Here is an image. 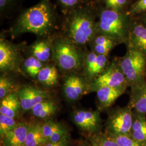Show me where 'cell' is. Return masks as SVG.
Wrapping results in <instances>:
<instances>
[{
    "instance_id": "cell-1",
    "label": "cell",
    "mask_w": 146,
    "mask_h": 146,
    "mask_svg": "<svg viewBox=\"0 0 146 146\" xmlns=\"http://www.w3.org/2000/svg\"><path fill=\"white\" fill-rule=\"evenodd\" d=\"M54 16L49 4L43 1L25 11L17 20L14 31L15 34L31 33L46 35L52 29Z\"/></svg>"
},
{
    "instance_id": "cell-2",
    "label": "cell",
    "mask_w": 146,
    "mask_h": 146,
    "mask_svg": "<svg viewBox=\"0 0 146 146\" xmlns=\"http://www.w3.org/2000/svg\"><path fill=\"white\" fill-rule=\"evenodd\" d=\"M96 29L104 35L118 42L128 39L130 28L127 16L119 11L107 9L102 11Z\"/></svg>"
},
{
    "instance_id": "cell-3",
    "label": "cell",
    "mask_w": 146,
    "mask_h": 146,
    "mask_svg": "<svg viewBox=\"0 0 146 146\" xmlns=\"http://www.w3.org/2000/svg\"><path fill=\"white\" fill-rule=\"evenodd\" d=\"M96 30L94 18L86 10L76 11L68 20V39L75 45H85L90 42L93 38Z\"/></svg>"
},
{
    "instance_id": "cell-4",
    "label": "cell",
    "mask_w": 146,
    "mask_h": 146,
    "mask_svg": "<svg viewBox=\"0 0 146 146\" xmlns=\"http://www.w3.org/2000/svg\"><path fill=\"white\" fill-rule=\"evenodd\" d=\"M119 64L131 92L146 84V58L143 54L129 48Z\"/></svg>"
},
{
    "instance_id": "cell-5",
    "label": "cell",
    "mask_w": 146,
    "mask_h": 146,
    "mask_svg": "<svg viewBox=\"0 0 146 146\" xmlns=\"http://www.w3.org/2000/svg\"><path fill=\"white\" fill-rule=\"evenodd\" d=\"M52 54L58 66L66 71L79 68L82 62V55L76 45L67 38H58L54 43Z\"/></svg>"
},
{
    "instance_id": "cell-6",
    "label": "cell",
    "mask_w": 146,
    "mask_h": 146,
    "mask_svg": "<svg viewBox=\"0 0 146 146\" xmlns=\"http://www.w3.org/2000/svg\"><path fill=\"white\" fill-rule=\"evenodd\" d=\"M128 86L127 81L119 64L113 62L104 73L94 79L89 88L92 91L96 92L102 87L126 89Z\"/></svg>"
},
{
    "instance_id": "cell-7",
    "label": "cell",
    "mask_w": 146,
    "mask_h": 146,
    "mask_svg": "<svg viewBox=\"0 0 146 146\" xmlns=\"http://www.w3.org/2000/svg\"><path fill=\"white\" fill-rule=\"evenodd\" d=\"M133 120V111L129 105L115 110L107 121V133L117 135H129Z\"/></svg>"
},
{
    "instance_id": "cell-8",
    "label": "cell",
    "mask_w": 146,
    "mask_h": 146,
    "mask_svg": "<svg viewBox=\"0 0 146 146\" xmlns=\"http://www.w3.org/2000/svg\"><path fill=\"white\" fill-rule=\"evenodd\" d=\"M73 120L80 128L89 133H96L101 127V119L97 111H76L73 115Z\"/></svg>"
},
{
    "instance_id": "cell-9",
    "label": "cell",
    "mask_w": 146,
    "mask_h": 146,
    "mask_svg": "<svg viewBox=\"0 0 146 146\" xmlns=\"http://www.w3.org/2000/svg\"><path fill=\"white\" fill-rule=\"evenodd\" d=\"M17 95L21 108L24 110H31L35 105L48 100L49 97L44 91L31 86L20 89Z\"/></svg>"
},
{
    "instance_id": "cell-10",
    "label": "cell",
    "mask_w": 146,
    "mask_h": 146,
    "mask_svg": "<svg viewBox=\"0 0 146 146\" xmlns=\"http://www.w3.org/2000/svg\"><path fill=\"white\" fill-rule=\"evenodd\" d=\"M18 61L15 48L3 39L0 41V69L1 72H9L15 69Z\"/></svg>"
},
{
    "instance_id": "cell-11",
    "label": "cell",
    "mask_w": 146,
    "mask_h": 146,
    "mask_svg": "<svg viewBox=\"0 0 146 146\" xmlns=\"http://www.w3.org/2000/svg\"><path fill=\"white\" fill-rule=\"evenodd\" d=\"M86 87L82 78L78 76L72 75L66 78L63 85V92L68 100L76 101L84 94Z\"/></svg>"
},
{
    "instance_id": "cell-12",
    "label": "cell",
    "mask_w": 146,
    "mask_h": 146,
    "mask_svg": "<svg viewBox=\"0 0 146 146\" xmlns=\"http://www.w3.org/2000/svg\"><path fill=\"white\" fill-rule=\"evenodd\" d=\"M108 62L107 56L92 52L86 58V72L90 78H96L104 72Z\"/></svg>"
},
{
    "instance_id": "cell-13",
    "label": "cell",
    "mask_w": 146,
    "mask_h": 146,
    "mask_svg": "<svg viewBox=\"0 0 146 146\" xmlns=\"http://www.w3.org/2000/svg\"><path fill=\"white\" fill-rule=\"evenodd\" d=\"M129 48L143 54L146 58V26L135 23L130 28Z\"/></svg>"
},
{
    "instance_id": "cell-14",
    "label": "cell",
    "mask_w": 146,
    "mask_h": 146,
    "mask_svg": "<svg viewBox=\"0 0 146 146\" xmlns=\"http://www.w3.org/2000/svg\"><path fill=\"white\" fill-rule=\"evenodd\" d=\"M29 125L26 123H19L2 139L3 146H26V140Z\"/></svg>"
},
{
    "instance_id": "cell-15",
    "label": "cell",
    "mask_w": 146,
    "mask_h": 146,
    "mask_svg": "<svg viewBox=\"0 0 146 146\" xmlns=\"http://www.w3.org/2000/svg\"><path fill=\"white\" fill-rule=\"evenodd\" d=\"M42 133L48 142H57L66 136L67 131L61 124L53 121H49L42 125Z\"/></svg>"
},
{
    "instance_id": "cell-16",
    "label": "cell",
    "mask_w": 146,
    "mask_h": 146,
    "mask_svg": "<svg viewBox=\"0 0 146 146\" xmlns=\"http://www.w3.org/2000/svg\"><path fill=\"white\" fill-rule=\"evenodd\" d=\"M129 135L142 146L146 145V116L133 112V120Z\"/></svg>"
},
{
    "instance_id": "cell-17",
    "label": "cell",
    "mask_w": 146,
    "mask_h": 146,
    "mask_svg": "<svg viewBox=\"0 0 146 146\" xmlns=\"http://www.w3.org/2000/svg\"><path fill=\"white\" fill-rule=\"evenodd\" d=\"M125 88L102 87L96 92L100 105L102 108H107L115 102L125 91Z\"/></svg>"
},
{
    "instance_id": "cell-18",
    "label": "cell",
    "mask_w": 146,
    "mask_h": 146,
    "mask_svg": "<svg viewBox=\"0 0 146 146\" xmlns=\"http://www.w3.org/2000/svg\"><path fill=\"white\" fill-rule=\"evenodd\" d=\"M0 113L10 117L14 118L17 115L21 107L17 95L11 93L1 100Z\"/></svg>"
},
{
    "instance_id": "cell-19",
    "label": "cell",
    "mask_w": 146,
    "mask_h": 146,
    "mask_svg": "<svg viewBox=\"0 0 146 146\" xmlns=\"http://www.w3.org/2000/svg\"><path fill=\"white\" fill-rule=\"evenodd\" d=\"M47 141L42 133V125L31 123L28 126L26 140V146H43Z\"/></svg>"
},
{
    "instance_id": "cell-20",
    "label": "cell",
    "mask_w": 146,
    "mask_h": 146,
    "mask_svg": "<svg viewBox=\"0 0 146 146\" xmlns=\"http://www.w3.org/2000/svg\"><path fill=\"white\" fill-rule=\"evenodd\" d=\"M129 105L134 111L141 114H146V83L142 87L131 92Z\"/></svg>"
},
{
    "instance_id": "cell-21",
    "label": "cell",
    "mask_w": 146,
    "mask_h": 146,
    "mask_svg": "<svg viewBox=\"0 0 146 146\" xmlns=\"http://www.w3.org/2000/svg\"><path fill=\"white\" fill-rule=\"evenodd\" d=\"M58 110L56 104L52 100H46L35 105L32 109V114L40 119H46L54 115Z\"/></svg>"
},
{
    "instance_id": "cell-22",
    "label": "cell",
    "mask_w": 146,
    "mask_h": 146,
    "mask_svg": "<svg viewBox=\"0 0 146 146\" xmlns=\"http://www.w3.org/2000/svg\"><path fill=\"white\" fill-rule=\"evenodd\" d=\"M37 79L41 84L47 86H53L58 83V75L55 66L43 67L37 75Z\"/></svg>"
},
{
    "instance_id": "cell-23",
    "label": "cell",
    "mask_w": 146,
    "mask_h": 146,
    "mask_svg": "<svg viewBox=\"0 0 146 146\" xmlns=\"http://www.w3.org/2000/svg\"><path fill=\"white\" fill-rule=\"evenodd\" d=\"M115 41L104 35H100L94 38V52L107 56L115 45Z\"/></svg>"
},
{
    "instance_id": "cell-24",
    "label": "cell",
    "mask_w": 146,
    "mask_h": 146,
    "mask_svg": "<svg viewBox=\"0 0 146 146\" xmlns=\"http://www.w3.org/2000/svg\"><path fill=\"white\" fill-rule=\"evenodd\" d=\"M31 49L33 56L42 62L47 61L52 52V49H51L49 44L43 41L35 42L33 45Z\"/></svg>"
},
{
    "instance_id": "cell-25",
    "label": "cell",
    "mask_w": 146,
    "mask_h": 146,
    "mask_svg": "<svg viewBox=\"0 0 146 146\" xmlns=\"http://www.w3.org/2000/svg\"><path fill=\"white\" fill-rule=\"evenodd\" d=\"M43 68L42 62L33 56L27 58L24 62L25 71L29 76L34 78L37 76Z\"/></svg>"
},
{
    "instance_id": "cell-26",
    "label": "cell",
    "mask_w": 146,
    "mask_h": 146,
    "mask_svg": "<svg viewBox=\"0 0 146 146\" xmlns=\"http://www.w3.org/2000/svg\"><path fill=\"white\" fill-rule=\"evenodd\" d=\"M91 146H119L109 136L104 134H95L90 139Z\"/></svg>"
},
{
    "instance_id": "cell-27",
    "label": "cell",
    "mask_w": 146,
    "mask_h": 146,
    "mask_svg": "<svg viewBox=\"0 0 146 146\" xmlns=\"http://www.w3.org/2000/svg\"><path fill=\"white\" fill-rule=\"evenodd\" d=\"M17 125L14 118L0 114V135L2 138L7 133L13 129Z\"/></svg>"
},
{
    "instance_id": "cell-28",
    "label": "cell",
    "mask_w": 146,
    "mask_h": 146,
    "mask_svg": "<svg viewBox=\"0 0 146 146\" xmlns=\"http://www.w3.org/2000/svg\"><path fill=\"white\" fill-rule=\"evenodd\" d=\"M106 134L114 140L119 146H142L129 135H117L108 133Z\"/></svg>"
},
{
    "instance_id": "cell-29",
    "label": "cell",
    "mask_w": 146,
    "mask_h": 146,
    "mask_svg": "<svg viewBox=\"0 0 146 146\" xmlns=\"http://www.w3.org/2000/svg\"><path fill=\"white\" fill-rule=\"evenodd\" d=\"M13 88V83L9 78L2 76L0 78V99H3L11 94Z\"/></svg>"
},
{
    "instance_id": "cell-30",
    "label": "cell",
    "mask_w": 146,
    "mask_h": 146,
    "mask_svg": "<svg viewBox=\"0 0 146 146\" xmlns=\"http://www.w3.org/2000/svg\"><path fill=\"white\" fill-rule=\"evenodd\" d=\"M108 9L119 11L125 5L127 0H104Z\"/></svg>"
},
{
    "instance_id": "cell-31",
    "label": "cell",
    "mask_w": 146,
    "mask_h": 146,
    "mask_svg": "<svg viewBox=\"0 0 146 146\" xmlns=\"http://www.w3.org/2000/svg\"><path fill=\"white\" fill-rule=\"evenodd\" d=\"M146 11V0H139L131 8V14H138Z\"/></svg>"
},
{
    "instance_id": "cell-32",
    "label": "cell",
    "mask_w": 146,
    "mask_h": 146,
    "mask_svg": "<svg viewBox=\"0 0 146 146\" xmlns=\"http://www.w3.org/2000/svg\"><path fill=\"white\" fill-rule=\"evenodd\" d=\"M68 135H67L58 142L54 143L48 142L43 146H68Z\"/></svg>"
},
{
    "instance_id": "cell-33",
    "label": "cell",
    "mask_w": 146,
    "mask_h": 146,
    "mask_svg": "<svg viewBox=\"0 0 146 146\" xmlns=\"http://www.w3.org/2000/svg\"><path fill=\"white\" fill-rule=\"evenodd\" d=\"M63 5L68 7H72L77 5L81 0H59Z\"/></svg>"
},
{
    "instance_id": "cell-34",
    "label": "cell",
    "mask_w": 146,
    "mask_h": 146,
    "mask_svg": "<svg viewBox=\"0 0 146 146\" xmlns=\"http://www.w3.org/2000/svg\"><path fill=\"white\" fill-rule=\"evenodd\" d=\"M9 1L10 0H0V7L1 9H3L7 5Z\"/></svg>"
},
{
    "instance_id": "cell-35",
    "label": "cell",
    "mask_w": 146,
    "mask_h": 146,
    "mask_svg": "<svg viewBox=\"0 0 146 146\" xmlns=\"http://www.w3.org/2000/svg\"><path fill=\"white\" fill-rule=\"evenodd\" d=\"M143 22L145 23V24L146 25V14H145V16H144V17H143Z\"/></svg>"
},
{
    "instance_id": "cell-36",
    "label": "cell",
    "mask_w": 146,
    "mask_h": 146,
    "mask_svg": "<svg viewBox=\"0 0 146 146\" xmlns=\"http://www.w3.org/2000/svg\"><path fill=\"white\" fill-rule=\"evenodd\" d=\"M145 78H146V74H145Z\"/></svg>"
},
{
    "instance_id": "cell-37",
    "label": "cell",
    "mask_w": 146,
    "mask_h": 146,
    "mask_svg": "<svg viewBox=\"0 0 146 146\" xmlns=\"http://www.w3.org/2000/svg\"><path fill=\"white\" fill-rule=\"evenodd\" d=\"M146 146V145H143V146Z\"/></svg>"
}]
</instances>
